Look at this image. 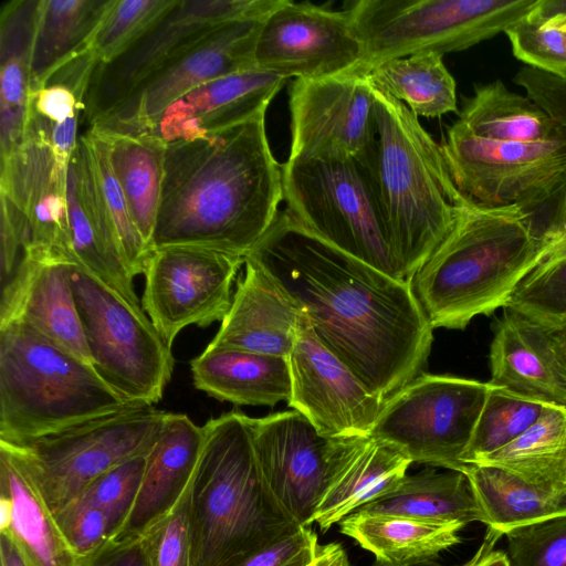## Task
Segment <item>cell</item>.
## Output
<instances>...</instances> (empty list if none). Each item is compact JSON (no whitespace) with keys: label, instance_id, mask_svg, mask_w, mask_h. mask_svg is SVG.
Returning a JSON list of instances; mask_svg holds the SVG:
<instances>
[{"label":"cell","instance_id":"cell-39","mask_svg":"<svg viewBox=\"0 0 566 566\" xmlns=\"http://www.w3.org/2000/svg\"><path fill=\"white\" fill-rule=\"evenodd\" d=\"M504 308L549 334L566 328V240L520 282Z\"/></svg>","mask_w":566,"mask_h":566},{"label":"cell","instance_id":"cell-10","mask_svg":"<svg viewBox=\"0 0 566 566\" xmlns=\"http://www.w3.org/2000/svg\"><path fill=\"white\" fill-rule=\"evenodd\" d=\"M72 287L93 368L127 399L158 402L175 360L149 317L81 265Z\"/></svg>","mask_w":566,"mask_h":566},{"label":"cell","instance_id":"cell-41","mask_svg":"<svg viewBox=\"0 0 566 566\" xmlns=\"http://www.w3.org/2000/svg\"><path fill=\"white\" fill-rule=\"evenodd\" d=\"M176 3V0H112L90 42L101 64L125 53Z\"/></svg>","mask_w":566,"mask_h":566},{"label":"cell","instance_id":"cell-27","mask_svg":"<svg viewBox=\"0 0 566 566\" xmlns=\"http://www.w3.org/2000/svg\"><path fill=\"white\" fill-rule=\"evenodd\" d=\"M0 512V534L13 542L28 566H81L33 481L2 451Z\"/></svg>","mask_w":566,"mask_h":566},{"label":"cell","instance_id":"cell-4","mask_svg":"<svg viewBox=\"0 0 566 566\" xmlns=\"http://www.w3.org/2000/svg\"><path fill=\"white\" fill-rule=\"evenodd\" d=\"M248 418L230 411L202 426L189 485L191 566H235L301 527L261 472Z\"/></svg>","mask_w":566,"mask_h":566},{"label":"cell","instance_id":"cell-25","mask_svg":"<svg viewBox=\"0 0 566 566\" xmlns=\"http://www.w3.org/2000/svg\"><path fill=\"white\" fill-rule=\"evenodd\" d=\"M203 428L187 415L168 412L146 455L130 512L112 539L139 537L168 514L191 482L203 443Z\"/></svg>","mask_w":566,"mask_h":566},{"label":"cell","instance_id":"cell-30","mask_svg":"<svg viewBox=\"0 0 566 566\" xmlns=\"http://www.w3.org/2000/svg\"><path fill=\"white\" fill-rule=\"evenodd\" d=\"M464 526L366 512H354L339 523L340 532L370 552L376 562L391 565L436 558L461 542Z\"/></svg>","mask_w":566,"mask_h":566},{"label":"cell","instance_id":"cell-59","mask_svg":"<svg viewBox=\"0 0 566 566\" xmlns=\"http://www.w3.org/2000/svg\"><path fill=\"white\" fill-rule=\"evenodd\" d=\"M544 24V23H543ZM547 25H552V27H556L558 28L562 32H564L566 34V18L557 21L556 23L554 24H547Z\"/></svg>","mask_w":566,"mask_h":566},{"label":"cell","instance_id":"cell-50","mask_svg":"<svg viewBox=\"0 0 566 566\" xmlns=\"http://www.w3.org/2000/svg\"><path fill=\"white\" fill-rule=\"evenodd\" d=\"M81 566H150L140 537L109 539Z\"/></svg>","mask_w":566,"mask_h":566},{"label":"cell","instance_id":"cell-12","mask_svg":"<svg viewBox=\"0 0 566 566\" xmlns=\"http://www.w3.org/2000/svg\"><path fill=\"white\" fill-rule=\"evenodd\" d=\"M450 176L472 205L549 209L566 182V138L506 143L478 137L455 120L440 144Z\"/></svg>","mask_w":566,"mask_h":566},{"label":"cell","instance_id":"cell-56","mask_svg":"<svg viewBox=\"0 0 566 566\" xmlns=\"http://www.w3.org/2000/svg\"><path fill=\"white\" fill-rule=\"evenodd\" d=\"M551 335L559 359L566 368V328Z\"/></svg>","mask_w":566,"mask_h":566},{"label":"cell","instance_id":"cell-45","mask_svg":"<svg viewBox=\"0 0 566 566\" xmlns=\"http://www.w3.org/2000/svg\"><path fill=\"white\" fill-rule=\"evenodd\" d=\"M511 566H566V514L511 531Z\"/></svg>","mask_w":566,"mask_h":566},{"label":"cell","instance_id":"cell-54","mask_svg":"<svg viewBox=\"0 0 566 566\" xmlns=\"http://www.w3.org/2000/svg\"><path fill=\"white\" fill-rule=\"evenodd\" d=\"M549 210V217L546 220L559 222V223H566V182L564 184L563 188L557 193L553 205L551 206Z\"/></svg>","mask_w":566,"mask_h":566},{"label":"cell","instance_id":"cell-13","mask_svg":"<svg viewBox=\"0 0 566 566\" xmlns=\"http://www.w3.org/2000/svg\"><path fill=\"white\" fill-rule=\"evenodd\" d=\"M248 422L271 491L300 526H312L337 471L367 437H324L294 409Z\"/></svg>","mask_w":566,"mask_h":566},{"label":"cell","instance_id":"cell-51","mask_svg":"<svg viewBox=\"0 0 566 566\" xmlns=\"http://www.w3.org/2000/svg\"><path fill=\"white\" fill-rule=\"evenodd\" d=\"M499 534L488 528V533L485 534L481 545L478 547L475 553L463 564L458 566H483L486 562L489 555L492 551H494V546L496 542L501 538ZM373 566H446L439 563L436 558L423 559L418 562H411L406 564H384L375 560Z\"/></svg>","mask_w":566,"mask_h":566},{"label":"cell","instance_id":"cell-37","mask_svg":"<svg viewBox=\"0 0 566 566\" xmlns=\"http://www.w3.org/2000/svg\"><path fill=\"white\" fill-rule=\"evenodd\" d=\"M484 524L500 536L566 514V497L535 488L494 467L469 464L464 471Z\"/></svg>","mask_w":566,"mask_h":566},{"label":"cell","instance_id":"cell-19","mask_svg":"<svg viewBox=\"0 0 566 566\" xmlns=\"http://www.w3.org/2000/svg\"><path fill=\"white\" fill-rule=\"evenodd\" d=\"M289 407L328 438L370 437L385 402L316 336L302 310L294 346Z\"/></svg>","mask_w":566,"mask_h":566},{"label":"cell","instance_id":"cell-55","mask_svg":"<svg viewBox=\"0 0 566 566\" xmlns=\"http://www.w3.org/2000/svg\"><path fill=\"white\" fill-rule=\"evenodd\" d=\"M343 547L337 543H328L321 546L316 559L308 566H328Z\"/></svg>","mask_w":566,"mask_h":566},{"label":"cell","instance_id":"cell-49","mask_svg":"<svg viewBox=\"0 0 566 566\" xmlns=\"http://www.w3.org/2000/svg\"><path fill=\"white\" fill-rule=\"evenodd\" d=\"M526 96L566 130V80L523 66L513 77Z\"/></svg>","mask_w":566,"mask_h":566},{"label":"cell","instance_id":"cell-43","mask_svg":"<svg viewBox=\"0 0 566 566\" xmlns=\"http://www.w3.org/2000/svg\"><path fill=\"white\" fill-rule=\"evenodd\" d=\"M513 55L525 66L566 80V34L528 18L505 31Z\"/></svg>","mask_w":566,"mask_h":566},{"label":"cell","instance_id":"cell-36","mask_svg":"<svg viewBox=\"0 0 566 566\" xmlns=\"http://www.w3.org/2000/svg\"><path fill=\"white\" fill-rule=\"evenodd\" d=\"M474 464L501 469L566 497V407L547 403L523 434Z\"/></svg>","mask_w":566,"mask_h":566},{"label":"cell","instance_id":"cell-26","mask_svg":"<svg viewBox=\"0 0 566 566\" xmlns=\"http://www.w3.org/2000/svg\"><path fill=\"white\" fill-rule=\"evenodd\" d=\"M490 368L491 384L545 403L566 407V368L552 335L506 308L495 325Z\"/></svg>","mask_w":566,"mask_h":566},{"label":"cell","instance_id":"cell-38","mask_svg":"<svg viewBox=\"0 0 566 566\" xmlns=\"http://www.w3.org/2000/svg\"><path fill=\"white\" fill-rule=\"evenodd\" d=\"M371 85L403 103L417 117L436 118L458 112L457 84L442 55L415 54L367 71Z\"/></svg>","mask_w":566,"mask_h":566},{"label":"cell","instance_id":"cell-1","mask_svg":"<svg viewBox=\"0 0 566 566\" xmlns=\"http://www.w3.org/2000/svg\"><path fill=\"white\" fill-rule=\"evenodd\" d=\"M303 310L318 339L386 400L423 373L433 340L411 282L319 239L285 210L245 255Z\"/></svg>","mask_w":566,"mask_h":566},{"label":"cell","instance_id":"cell-52","mask_svg":"<svg viewBox=\"0 0 566 566\" xmlns=\"http://www.w3.org/2000/svg\"><path fill=\"white\" fill-rule=\"evenodd\" d=\"M528 18L538 23L554 24L566 18V0H539Z\"/></svg>","mask_w":566,"mask_h":566},{"label":"cell","instance_id":"cell-17","mask_svg":"<svg viewBox=\"0 0 566 566\" xmlns=\"http://www.w3.org/2000/svg\"><path fill=\"white\" fill-rule=\"evenodd\" d=\"M253 61L286 80H318L360 72L365 50L346 9L283 0L261 23Z\"/></svg>","mask_w":566,"mask_h":566},{"label":"cell","instance_id":"cell-9","mask_svg":"<svg viewBox=\"0 0 566 566\" xmlns=\"http://www.w3.org/2000/svg\"><path fill=\"white\" fill-rule=\"evenodd\" d=\"M167 413L138 403L34 439L0 441V451L29 475L56 515L104 472L147 454Z\"/></svg>","mask_w":566,"mask_h":566},{"label":"cell","instance_id":"cell-8","mask_svg":"<svg viewBox=\"0 0 566 566\" xmlns=\"http://www.w3.org/2000/svg\"><path fill=\"white\" fill-rule=\"evenodd\" d=\"M285 211L344 253L406 281L392 255L369 170L357 157L287 159Z\"/></svg>","mask_w":566,"mask_h":566},{"label":"cell","instance_id":"cell-14","mask_svg":"<svg viewBox=\"0 0 566 566\" xmlns=\"http://www.w3.org/2000/svg\"><path fill=\"white\" fill-rule=\"evenodd\" d=\"M244 262L245 256L195 245L153 251L144 272L142 306L170 347L185 327H206L224 318Z\"/></svg>","mask_w":566,"mask_h":566},{"label":"cell","instance_id":"cell-58","mask_svg":"<svg viewBox=\"0 0 566 566\" xmlns=\"http://www.w3.org/2000/svg\"><path fill=\"white\" fill-rule=\"evenodd\" d=\"M328 566H352L346 552L342 548Z\"/></svg>","mask_w":566,"mask_h":566},{"label":"cell","instance_id":"cell-23","mask_svg":"<svg viewBox=\"0 0 566 566\" xmlns=\"http://www.w3.org/2000/svg\"><path fill=\"white\" fill-rule=\"evenodd\" d=\"M285 81L256 67L214 78L172 102L139 134L168 145L220 132L265 114Z\"/></svg>","mask_w":566,"mask_h":566},{"label":"cell","instance_id":"cell-5","mask_svg":"<svg viewBox=\"0 0 566 566\" xmlns=\"http://www.w3.org/2000/svg\"><path fill=\"white\" fill-rule=\"evenodd\" d=\"M374 95L376 140L358 159L373 178L392 255L411 282L469 201L457 189L440 144L418 117L376 87Z\"/></svg>","mask_w":566,"mask_h":566},{"label":"cell","instance_id":"cell-33","mask_svg":"<svg viewBox=\"0 0 566 566\" xmlns=\"http://www.w3.org/2000/svg\"><path fill=\"white\" fill-rule=\"evenodd\" d=\"M458 122L471 134L495 142L543 143L566 138V130L542 107L510 91L500 80L475 86Z\"/></svg>","mask_w":566,"mask_h":566},{"label":"cell","instance_id":"cell-15","mask_svg":"<svg viewBox=\"0 0 566 566\" xmlns=\"http://www.w3.org/2000/svg\"><path fill=\"white\" fill-rule=\"evenodd\" d=\"M283 0H176L174 7L114 61L94 69L85 99L90 125L117 105L150 73L214 27L263 20Z\"/></svg>","mask_w":566,"mask_h":566},{"label":"cell","instance_id":"cell-42","mask_svg":"<svg viewBox=\"0 0 566 566\" xmlns=\"http://www.w3.org/2000/svg\"><path fill=\"white\" fill-rule=\"evenodd\" d=\"M85 135L91 146L103 197L116 229L126 265L134 277L144 274L154 250L145 242L133 220L128 203L112 170L103 137L93 128H90Z\"/></svg>","mask_w":566,"mask_h":566},{"label":"cell","instance_id":"cell-34","mask_svg":"<svg viewBox=\"0 0 566 566\" xmlns=\"http://www.w3.org/2000/svg\"><path fill=\"white\" fill-rule=\"evenodd\" d=\"M355 512L381 513L415 518L484 524L469 480L462 472H438L424 469L405 475L386 494L363 505Z\"/></svg>","mask_w":566,"mask_h":566},{"label":"cell","instance_id":"cell-48","mask_svg":"<svg viewBox=\"0 0 566 566\" xmlns=\"http://www.w3.org/2000/svg\"><path fill=\"white\" fill-rule=\"evenodd\" d=\"M321 546L312 527L301 526L254 552L235 566H308L318 556Z\"/></svg>","mask_w":566,"mask_h":566},{"label":"cell","instance_id":"cell-47","mask_svg":"<svg viewBox=\"0 0 566 566\" xmlns=\"http://www.w3.org/2000/svg\"><path fill=\"white\" fill-rule=\"evenodd\" d=\"M55 517L65 539L80 559L96 553L116 532L105 511L80 500L64 507Z\"/></svg>","mask_w":566,"mask_h":566},{"label":"cell","instance_id":"cell-57","mask_svg":"<svg viewBox=\"0 0 566 566\" xmlns=\"http://www.w3.org/2000/svg\"><path fill=\"white\" fill-rule=\"evenodd\" d=\"M483 566H511V563L502 551H492Z\"/></svg>","mask_w":566,"mask_h":566},{"label":"cell","instance_id":"cell-32","mask_svg":"<svg viewBox=\"0 0 566 566\" xmlns=\"http://www.w3.org/2000/svg\"><path fill=\"white\" fill-rule=\"evenodd\" d=\"M112 0H39L32 46L31 93L87 51Z\"/></svg>","mask_w":566,"mask_h":566},{"label":"cell","instance_id":"cell-22","mask_svg":"<svg viewBox=\"0 0 566 566\" xmlns=\"http://www.w3.org/2000/svg\"><path fill=\"white\" fill-rule=\"evenodd\" d=\"M66 203L72 253L78 265L143 310L103 197L91 146L80 136L67 165ZM144 311V310H143Z\"/></svg>","mask_w":566,"mask_h":566},{"label":"cell","instance_id":"cell-28","mask_svg":"<svg viewBox=\"0 0 566 566\" xmlns=\"http://www.w3.org/2000/svg\"><path fill=\"white\" fill-rule=\"evenodd\" d=\"M190 369L193 386L220 401L273 407L291 397L286 357L207 346Z\"/></svg>","mask_w":566,"mask_h":566},{"label":"cell","instance_id":"cell-16","mask_svg":"<svg viewBox=\"0 0 566 566\" xmlns=\"http://www.w3.org/2000/svg\"><path fill=\"white\" fill-rule=\"evenodd\" d=\"M263 20L219 24L145 77L113 111L90 125L139 134L187 92L214 78L254 69L253 53Z\"/></svg>","mask_w":566,"mask_h":566},{"label":"cell","instance_id":"cell-35","mask_svg":"<svg viewBox=\"0 0 566 566\" xmlns=\"http://www.w3.org/2000/svg\"><path fill=\"white\" fill-rule=\"evenodd\" d=\"M90 128L103 137L112 170L128 203L133 220L145 242L153 249L166 145L146 134H122Z\"/></svg>","mask_w":566,"mask_h":566},{"label":"cell","instance_id":"cell-24","mask_svg":"<svg viewBox=\"0 0 566 566\" xmlns=\"http://www.w3.org/2000/svg\"><path fill=\"white\" fill-rule=\"evenodd\" d=\"M301 312L272 276L245 256L231 306L208 346L287 358Z\"/></svg>","mask_w":566,"mask_h":566},{"label":"cell","instance_id":"cell-40","mask_svg":"<svg viewBox=\"0 0 566 566\" xmlns=\"http://www.w3.org/2000/svg\"><path fill=\"white\" fill-rule=\"evenodd\" d=\"M546 405L495 386L486 398L462 462L474 464L513 442L538 419Z\"/></svg>","mask_w":566,"mask_h":566},{"label":"cell","instance_id":"cell-18","mask_svg":"<svg viewBox=\"0 0 566 566\" xmlns=\"http://www.w3.org/2000/svg\"><path fill=\"white\" fill-rule=\"evenodd\" d=\"M287 159L361 157L376 140L374 87L365 73L293 81Z\"/></svg>","mask_w":566,"mask_h":566},{"label":"cell","instance_id":"cell-31","mask_svg":"<svg viewBox=\"0 0 566 566\" xmlns=\"http://www.w3.org/2000/svg\"><path fill=\"white\" fill-rule=\"evenodd\" d=\"M412 462L392 447L365 438L329 484L314 523L325 533L363 505L392 490Z\"/></svg>","mask_w":566,"mask_h":566},{"label":"cell","instance_id":"cell-2","mask_svg":"<svg viewBox=\"0 0 566 566\" xmlns=\"http://www.w3.org/2000/svg\"><path fill=\"white\" fill-rule=\"evenodd\" d=\"M282 177L264 114L166 145L153 249L195 245L245 256L280 213Z\"/></svg>","mask_w":566,"mask_h":566},{"label":"cell","instance_id":"cell-53","mask_svg":"<svg viewBox=\"0 0 566 566\" xmlns=\"http://www.w3.org/2000/svg\"><path fill=\"white\" fill-rule=\"evenodd\" d=\"M1 566H28L13 542L4 534H0Z\"/></svg>","mask_w":566,"mask_h":566},{"label":"cell","instance_id":"cell-44","mask_svg":"<svg viewBox=\"0 0 566 566\" xmlns=\"http://www.w3.org/2000/svg\"><path fill=\"white\" fill-rule=\"evenodd\" d=\"M146 455L132 458L107 470L77 499L105 511L114 523L115 535L123 526L135 502Z\"/></svg>","mask_w":566,"mask_h":566},{"label":"cell","instance_id":"cell-3","mask_svg":"<svg viewBox=\"0 0 566 566\" xmlns=\"http://www.w3.org/2000/svg\"><path fill=\"white\" fill-rule=\"evenodd\" d=\"M565 240V223H551L541 234L535 214L522 206L468 202L415 274L412 289L433 329H464L475 316L504 307L520 282Z\"/></svg>","mask_w":566,"mask_h":566},{"label":"cell","instance_id":"cell-21","mask_svg":"<svg viewBox=\"0 0 566 566\" xmlns=\"http://www.w3.org/2000/svg\"><path fill=\"white\" fill-rule=\"evenodd\" d=\"M74 265L57 252L25 248L2 287L0 325H27L92 365L72 287Z\"/></svg>","mask_w":566,"mask_h":566},{"label":"cell","instance_id":"cell-6","mask_svg":"<svg viewBox=\"0 0 566 566\" xmlns=\"http://www.w3.org/2000/svg\"><path fill=\"white\" fill-rule=\"evenodd\" d=\"M138 403L31 327L0 325V441L34 439Z\"/></svg>","mask_w":566,"mask_h":566},{"label":"cell","instance_id":"cell-11","mask_svg":"<svg viewBox=\"0 0 566 566\" xmlns=\"http://www.w3.org/2000/svg\"><path fill=\"white\" fill-rule=\"evenodd\" d=\"M495 385L421 373L388 397L370 437L412 463L464 473L462 457Z\"/></svg>","mask_w":566,"mask_h":566},{"label":"cell","instance_id":"cell-46","mask_svg":"<svg viewBox=\"0 0 566 566\" xmlns=\"http://www.w3.org/2000/svg\"><path fill=\"white\" fill-rule=\"evenodd\" d=\"M188 510L189 488L168 514L139 536L150 566H191Z\"/></svg>","mask_w":566,"mask_h":566},{"label":"cell","instance_id":"cell-20","mask_svg":"<svg viewBox=\"0 0 566 566\" xmlns=\"http://www.w3.org/2000/svg\"><path fill=\"white\" fill-rule=\"evenodd\" d=\"M0 163V197L20 216L25 248L54 251L77 264L67 219L69 161L55 154L43 129L29 118L22 144Z\"/></svg>","mask_w":566,"mask_h":566},{"label":"cell","instance_id":"cell-29","mask_svg":"<svg viewBox=\"0 0 566 566\" xmlns=\"http://www.w3.org/2000/svg\"><path fill=\"white\" fill-rule=\"evenodd\" d=\"M38 4L39 0H10L1 8L0 160L22 144L28 127Z\"/></svg>","mask_w":566,"mask_h":566},{"label":"cell","instance_id":"cell-7","mask_svg":"<svg viewBox=\"0 0 566 566\" xmlns=\"http://www.w3.org/2000/svg\"><path fill=\"white\" fill-rule=\"evenodd\" d=\"M539 0H358L346 9L364 45L360 72L394 59L467 50L527 19Z\"/></svg>","mask_w":566,"mask_h":566}]
</instances>
